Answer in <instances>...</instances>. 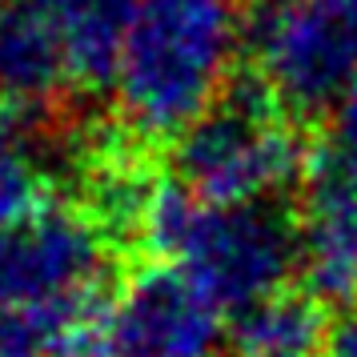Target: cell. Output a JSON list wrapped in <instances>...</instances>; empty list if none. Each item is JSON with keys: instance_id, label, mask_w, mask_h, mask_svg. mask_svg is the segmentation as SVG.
Listing matches in <instances>:
<instances>
[{"instance_id": "cell-1", "label": "cell", "mask_w": 357, "mask_h": 357, "mask_svg": "<svg viewBox=\"0 0 357 357\" xmlns=\"http://www.w3.org/2000/svg\"><path fill=\"white\" fill-rule=\"evenodd\" d=\"M245 0H137L116 61L121 121L145 141H177L233 81Z\"/></svg>"}, {"instance_id": "cell-2", "label": "cell", "mask_w": 357, "mask_h": 357, "mask_svg": "<svg viewBox=\"0 0 357 357\" xmlns=\"http://www.w3.org/2000/svg\"><path fill=\"white\" fill-rule=\"evenodd\" d=\"M161 261H173L225 313L257 305L297 277V221L273 201L209 205L185 185H161L141 233Z\"/></svg>"}, {"instance_id": "cell-3", "label": "cell", "mask_w": 357, "mask_h": 357, "mask_svg": "<svg viewBox=\"0 0 357 357\" xmlns=\"http://www.w3.org/2000/svg\"><path fill=\"white\" fill-rule=\"evenodd\" d=\"M173 169L209 205H249L273 201L309 173V153L269 84L233 77L221 100L173 141Z\"/></svg>"}, {"instance_id": "cell-4", "label": "cell", "mask_w": 357, "mask_h": 357, "mask_svg": "<svg viewBox=\"0 0 357 357\" xmlns=\"http://www.w3.org/2000/svg\"><path fill=\"white\" fill-rule=\"evenodd\" d=\"M245 20L257 77L289 113H329L357 81V0H301Z\"/></svg>"}, {"instance_id": "cell-5", "label": "cell", "mask_w": 357, "mask_h": 357, "mask_svg": "<svg viewBox=\"0 0 357 357\" xmlns=\"http://www.w3.org/2000/svg\"><path fill=\"white\" fill-rule=\"evenodd\" d=\"M113 357H233L225 309L173 261L137 265L105 313Z\"/></svg>"}, {"instance_id": "cell-6", "label": "cell", "mask_w": 357, "mask_h": 357, "mask_svg": "<svg viewBox=\"0 0 357 357\" xmlns=\"http://www.w3.org/2000/svg\"><path fill=\"white\" fill-rule=\"evenodd\" d=\"M109 245L93 213L65 205L0 221V309L97 293Z\"/></svg>"}, {"instance_id": "cell-7", "label": "cell", "mask_w": 357, "mask_h": 357, "mask_svg": "<svg viewBox=\"0 0 357 357\" xmlns=\"http://www.w3.org/2000/svg\"><path fill=\"white\" fill-rule=\"evenodd\" d=\"M301 289L321 305H341L357 297V185L325 169H309L305 205L297 217Z\"/></svg>"}, {"instance_id": "cell-8", "label": "cell", "mask_w": 357, "mask_h": 357, "mask_svg": "<svg viewBox=\"0 0 357 357\" xmlns=\"http://www.w3.org/2000/svg\"><path fill=\"white\" fill-rule=\"evenodd\" d=\"M65 84L77 81L56 24L29 0L0 8V100L20 109H49Z\"/></svg>"}, {"instance_id": "cell-9", "label": "cell", "mask_w": 357, "mask_h": 357, "mask_svg": "<svg viewBox=\"0 0 357 357\" xmlns=\"http://www.w3.org/2000/svg\"><path fill=\"white\" fill-rule=\"evenodd\" d=\"M45 109L0 105V221H17L52 205L56 145Z\"/></svg>"}, {"instance_id": "cell-10", "label": "cell", "mask_w": 357, "mask_h": 357, "mask_svg": "<svg viewBox=\"0 0 357 357\" xmlns=\"http://www.w3.org/2000/svg\"><path fill=\"white\" fill-rule=\"evenodd\" d=\"M29 4L56 24L68 49L73 81L84 89L113 84L137 0H29Z\"/></svg>"}, {"instance_id": "cell-11", "label": "cell", "mask_w": 357, "mask_h": 357, "mask_svg": "<svg viewBox=\"0 0 357 357\" xmlns=\"http://www.w3.org/2000/svg\"><path fill=\"white\" fill-rule=\"evenodd\" d=\"M233 357H317L325 354L329 317L313 293H273L233 313Z\"/></svg>"}, {"instance_id": "cell-12", "label": "cell", "mask_w": 357, "mask_h": 357, "mask_svg": "<svg viewBox=\"0 0 357 357\" xmlns=\"http://www.w3.org/2000/svg\"><path fill=\"white\" fill-rule=\"evenodd\" d=\"M100 313L97 293L0 309V357H65L68 341Z\"/></svg>"}, {"instance_id": "cell-13", "label": "cell", "mask_w": 357, "mask_h": 357, "mask_svg": "<svg viewBox=\"0 0 357 357\" xmlns=\"http://www.w3.org/2000/svg\"><path fill=\"white\" fill-rule=\"evenodd\" d=\"M313 169H325V173L357 185V81L325 113V137L317 145Z\"/></svg>"}, {"instance_id": "cell-14", "label": "cell", "mask_w": 357, "mask_h": 357, "mask_svg": "<svg viewBox=\"0 0 357 357\" xmlns=\"http://www.w3.org/2000/svg\"><path fill=\"white\" fill-rule=\"evenodd\" d=\"M325 357H357V313H345L329 325Z\"/></svg>"}, {"instance_id": "cell-15", "label": "cell", "mask_w": 357, "mask_h": 357, "mask_svg": "<svg viewBox=\"0 0 357 357\" xmlns=\"http://www.w3.org/2000/svg\"><path fill=\"white\" fill-rule=\"evenodd\" d=\"M289 4H301V0H245V17H265V13H281Z\"/></svg>"}]
</instances>
